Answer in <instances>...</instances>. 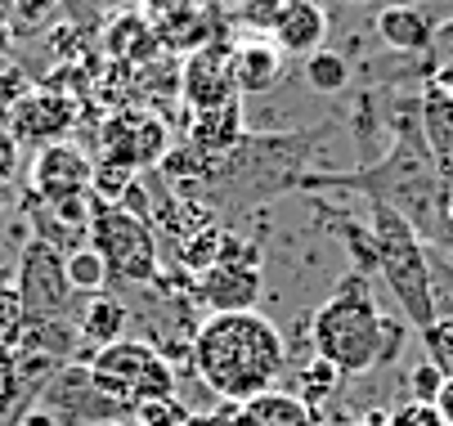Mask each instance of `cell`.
Wrapping results in <instances>:
<instances>
[{
	"label": "cell",
	"mask_w": 453,
	"mask_h": 426,
	"mask_svg": "<svg viewBox=\"0 0 453 426\" xmlns=\"http://www.w3.org/2000/svg\"><path fill=\"white\" fill-rule=\"evenodd\" d=\"M63 265H68V283H73V292L95 296V292H104V287H108V265L99 261V252L90 247V242L63 256Z\"/></svg>",
	"instance_id": "obj_23"
},
{
	"label": "cell",
	"mask_w": 453,
	"mask_h": 426,
	"mask_svg": "<svg viewBox=\"0 0 453 426\" xmlns=\"http://www.w3.org/2000/svg\"><path fill=\"white\" fill-rule=\"evenodd\" d=\"M337 386H342V373L333 369L328 359H319V354H314L305 369L296 373V391H292V395H296L301 404L319 408V404H328V399L337 395Z\"/></svg>",
	"instance_id": "obj_22"
},
{
	"label": "cell",
	"mask_w": 453,
	"mask_h": 426,
	"mask_svg": "<svg viewBox=\"0 0 453 426\" xmlns=\"http://www.w3.org/2000/svg\"><path fill=\"white\" fill-rule=\"evenodd\" d=\"M166 157V131L157 117H112L104 126V162L144 175V166H157Z\"/></svg>",
	"instance_id": "obj_10"
},
{
	"label": "cell",
	"mask_w": 453,
	"mask_h": 426,
	"mask_svg": "<svg viewBox=\"0 0 453 426\" xmlns=\"http://www.w3.org/2000/svg\"><path fill=\"white\" fill-rule=\"evenodd\" d=\"M404 346H409V323L400 315H381V359H377V373L391 369V363L404 354Z\"/></svg>",
	"instance_id": "obj_28"
},
{
	"label": "cell",
	"mask_w": 453,
	"mask_h": 426,
	"mask_svg": "<svg viewBox=\"0 0 453 426\" xmlns=\"http://www.w3.org/2000/svg\"><path fill=\"white\" fill-rule=\"evenodd\" d=\"M144 5H153V10H166V5H180V0H144Z\"/></svg>",
	"instance_id": "obj_37"
},
{
	"label": "cell",
	"mask_w": 453,
	"mask_h": 426,
	"mask_svg": "<svg viewBox=\"0 0 453 426\" xmlns=\"http://www.w3.org/2000/svg\"><path fill=\"white\" fill-rule=\"evenodd\" d=\"M14 171H19V144L0 131V179H10Z\"/></svg>",
	"instance_id": "obj_33"
},
{
	"label": "cell",
	"mask_w": 453,
	"mask_h": 426,
	"mask_svg": "<svg viewBox=\"0 0 453 426\" xmlns=\"http://www.w3.org/2000/svg\"><path fill=\"white\" fill-rule=\"evenodd\" d=\"M14 292H19L23 319H77L81 315V300L68 283L63 252H54L41 238H32L23 247V256H19Z\"/></svg>",
	"instance_id": "obj_7"
},
{
	"label": "cell",
	"mask_w": 453,
	"mask_h": 426,
	"mask_svg": "<svg viewBox=\"0 0 453 426\" xmlns=\"http://www.w3.org/2000/svg\"><path fill=\"white\" fill-rule=\"evenodd\" d=\"M131 417L144 422V426H184L193 413H188V404H180V399L171 395V399H149V404H140Z\"/></svg>",
	"instance_id": "obj_27"
},
{
	"label": "cell",
	"mask_w": 453,
	"mask_h": 426,
	"mask_svg": "<svg viewBox=\"0 0 453 426\" xmlns=\"http://www.w3.org/2000/svg\"><path fill=\"white\" fill-rule=\"evenodd\" d=\"M346 5H368V0H346Z\"/></svg>",
	"instance_id": "obj_41"
},
{
	"label": "cell",
	"mask_w": 453,
	"mask_h": 426,
	"mask_svg": "<svg viewBox=\"0 0 453 426\" xmlns=\"http://www.w3.org/2000/svg\"><path fill=\"white\" fill-rule=\"evenodd\" d=\"M372 32L386 49H395V54H431L435 19H431V10L413 5V0H391V5L377 10Z\"/></svg>",
	"instance_id": "obj_15"
},
{
	"label": "cell",
	"mask_w": 453,
	"mask_h": 426,
	"mask_svg": "<svg viewBox=\"0 0 453 426\" xmlns=\"http://www.w3.org/2000/svg\"><path fill=\"white\" fill-rule=\"evenodd\" d=\"M426 265H431V306L435 319H453V265L444 247H426Z\"/></svg>",
	"instance_id": "obj_24"
},
{
	"label": "cell",
	"mask_w": 453,
	"mask_h": 426,
	"mask_svg": "<svg viewBox=\"0 0 453 426\" xmlns=\"http://www.w3.org/2000/svg\"><path fill=\"white\" fill-rule=\"evenodd\" d=\"M220 5H229V10H247L251 0H220Z\"/></svg>",
	"instance_id": "obj_38"
},
{
	"label": "cell",
	"mask_w": 453,
	"mask_h": 426,
	"mask_svg": "<svg viewBox=\"0 0 453 426\" xmlns=\"http://www.w3.org/2000/svg\"><path fill=\"white\" fill-rule=\"evenodd\" d=\"M112 426H144V422H135V417H121V422H112Z\"/></svg>",
	"instance_id": "obj_39"
},
{
	"label": "cell",
	"mask_w": 453,
	"mask_h": 426,
	"mask_svg": "<svg viewBox=\"0 0 453 426\" xmlns=\"http://www.w3.org/2000/svg\"><path fill=\"white\" fill-rule=\"evenodd\" d=\"M126 323H131V310L117 292H95L81 300V315H77V328H81V341L90 346V354L99 346H112L126 337Z\"/></svg>",
	"instance_id": "obj_18"
},
{
	"label": "cell",
	"mask_w": 453,
	"mask_h": 426,
	"mask_svg": "<svg viewBox=\"0 0 453 426\" xmlns=\"http://www.w3.org/2000/svg\"><path fill=\"white\" fill-rule=\"evenodd\" d=\"M283 64H288V54H283L274 41H242V45L229 54L234 90H242V95H265V90H274L279 77H283Z\"/></svg>",
	"instance_id": "obj_16"
},
{
	"label": "cell",
	"mask_w": 453,
	"mask_h": 426,
	"mask_svg": "<svg viewBox=\"0 0 453 426\" xmlns=\"http://www.w3.org/2000/svg\"><path fill=\"white\" fill-rule=\"evenodd\" d=\"M19 426H58V422H54V417H50L45 408H32V413H27V417H23Z\"/></svg>",
	"instance_id": "obj_36"
},
{
	"label": "cell",
	"mask_w": 453,
	"mask_h": 426,
	"mask_svg": "<svg viewBox=\"0 0 453 426\" xmlns=\"http://www.w3.org/2000/svg\"><path fill=\"white\" fill-rule=\"evenodd\" d=\"M418 126H422V144L431 153V166L444 185L453 189V90L426 81L418 95Z\"/></svg>",
	"instance_id": "obj_14"
},
{
	"label": "cell",
	"mask_w": 453,
	"mask_h": 426,
	"mask_svg": "<svg viewBox=\"0 0 453 426\" xmlns=\"http://www.w3.org/2000/svg\"><path fill=\"white\" fill-rule=\"evenodd\" d=\"M440 386H444V373L435 369L431 359H422L418 369L409 373V399H413V404H431V408H435V399H440Z\"/></svg>",
	"instance_id": "obj_29"
},
{
	"label": "cell",
	"mask_w": 453,
	"mask_h": 426,
	"mask_svg": "<svg viewBox=\"0 0 453 426\" xmlns=\"http://www.w3.org/2000/svg\"><path fill=\"white\" fill-rule=\"evenodd\" d=\"M36 408H45L58 426H112V422H121V417H131L121 404H112V399L95 386L86 359L63 363V369L45 382Z\"/></svg>",
	"instance_id": "obj_8"
},
{
	"label": "cell",
	"mask_w": 453,
	"mask_h": 426,
	"mask_svg": "<svg viewBox=\"0 0 453 426\" xmlns=\"http://www.w3.org/2000/svg\"><path fill=\"white\" fill-rule=\"evenodd\" d=\"M86 363H90L95 386L112 404H121L126 413H135L149 399H171L180 391V373L171 369V359L157 346L135 341V337H121L112 346H99Z\"/></svg>",
	"instance_id": "obj_5"
},
{
	"label": "cell",
	"mask_w": 453,
	"mask_h": 426,
	"mask_svg": "<svg viewBox=\"0 0 453 426\" xmlns=\"http://www.w3.org/2000/svg\"><path fill=\"white\" fill-rule=\"evenodd\" d=\"M193 296H198L211 315L256 310V300H261V265H256V256H247L238 247V238H225L220 261L193 278Z\"/></svg>",
	"instance_id": "obj_9"
},
{
	"label": "cell",
	"mask_w": 453,
	"mask_h": 426,
	"mask_svg": "<svg viewBox=\"0 0 453 426\" xmlns=\"http://www.w3.org/2000/svg\"><path fill=\"white\" fill-rule=\"evenodd\" d=\"M323 220H328L333 233L346 242L350 261H355L364 274H377V238H372V229L359 224V220H350V216H342V211H328V207H323Z\"/></svg>",
	"instance_id": "obj_21"
},
{
	"label": "cell",
	"mask_w": 453,
	"mask_h": 426,
	"mask_svg": "<svg viewBox=\"0 0 453 426\" xmlns=\"http://www.w3.org/2000/svg\"><path fill=\"white\" fill-rule=\"evenodd\" d=\"M184 426H234V408H220V413H193Z\"/></svg>",
	"instance_id": "obj_34"
},
{
	"label": "cell",
	"mask_w": 453,
	"mask_h": 426,
	"mask_svg": "<svg viewBox=\"0 0 453 426\" xmlns=\"http://www.w3.org/2000/svg\"><path fill=\"white\" fill-rule=\"evenodd\" d=\"M90 247L117 283H153L157 278V233L149 220L95 202L90 211Z\"/></svg>",
	"instance_id": "obj_6"
},
{
	"label": "cell",
	"mask_w": 453,
	"mask_h": 426,
	"mask_svg": "<svg viewBox=\"0 0 453 426\" xmlns=\"http://www.w3.org/2000/svg\"><path fill=\"white\" fill-rule=\"evenodd\" d=\"M431 81L453 90V19L435 23V41H431Z\"/></svg>",
	"instance_id": "obj_26"
},
{
	"label": "cell",
	"mask_w": 453,
	"mask_h": 426,
	"mask_svg": "<svg viewBox=\"0 0 453 426\" xmlns=\"http://www.w3.org/2000/svg\"><path fill=\"white\" fill-rule=\"evenodd\" d=\"M391 148L381 157L364 162L359 171H305L296 175L292 189H346V194H364L377 207L400 211L426 247H444L449 252V185L435 175L431 153L422 144V126H418V99L409 108V117L400 112L391 121Z\"/></svg>",
	"instance_id": "obj_1"
},
{
	"label": "cell",
	"mask_w": 453,
	"mask_h": 426,
	"mask_svg": "<svg viewBox=\"0 0 453 426\" xmlns=\"http://www.w3.org/2000/svg\"><path fill=\"white\" fill-rule=\"evenodd\" d=\"M386 426H444L440 422V413L431 408V404H400V408H391L386 413Z\"/></svg>",
	"instance_id": "obj_31"
},
{
	"label": "cell",
	"mask_w": 453,
	"mask_h": 426,
	"mask_svg": "<svg viewBox=\"0 0 453 426\" xmlns=\"http://www.w3.org/2000/svg\"><path fill=\"white\" fill-rule=\"evenodd\" d=\"M23 328V306H19V292L10 278H0V341H14V332Z\"/></svg>",
	"instance_id": "obj_30"
},
{
	"label": "cell",
	"mask_w": 453,
	"mask_h": 426,
	"mask_svg": "<svg viewBox=\"0 0 453 426\" xmlns=\"http://www.w3.org/2000/svg\"><path fill=\"white\" fill-rule=\"evenodd\" d=\"M435 413H440V422H444V426H453V377H444L440 399H435Z\"/></svg>",
	"instance_id": "obj_35"
},
{
	"label": "cell",
	"mask_w": 453,
	"mask_h": 426,
	"mask_svg": "<svg viewBox=\"0 0 453 426\" xmlns=\"http://www.w3.org/2000/svg\"><path fill=\"white\" fill-rule=\"evenodd\" d=\"M188 359L198 382L225 399L247 404L265 391H279L288 373V341L274 319L261 310H238V315H207L193 328Z\"/></svg>",
	"instance_id": "obj_2"
},
{
	"label": "cell",
	"mask_w": 453,
	"mask_h": 426,
	"mask_svg": "<svg viewBox=\"0 0 453 426\" xmlns=\"http://www.w3.org/2000/svg\"><path fill=\"white\" fill-rule=\"evenodd\" d=\"M449 238H453V194H449Z\"/></svg>",
	"instance_id": "obj_40"
},
{
	"label": "cell",
	"mask_w": 453,
	"mask_h": 426,
	"mask_svg": "<svg viewBox=\"0 0 453 426\" xmlns=\"http://www.w3.org/2000/svg\"><path fill=\"white\" fill-rule=\"evenodd\" d=\"M234 426H314V408L301 404L292 391H265L247 404H229Z\"/></svg>",
	"instance_id": "obj_19"
},
{
	"label": "cell",
	"mask_w": 453,
	"mask_h": 426,
	"mask_svg": "<svg viewBox=\"0 0 453 426\" xmlns=\"http://www.w3.org/2000/svg\"><path fill=\"white\" fill-rule=\"evenodd\" d=\"M310 341L314 354L328 359L342 377H364L377 373L381 359V310L359 274L342 278L337 292L323 300L310 319Z\"/></svg>",
	"instance_id": "obj_3"
},
{
	"label": "cell",
	"mask_w": 453,
	"mask_h": 426,
	"mask_svg": "<svg viewBox=\"0 0 453 426\" xmlns=\"http://www.w3.org/2000/svg\"><path fill=\"white\" fill-rule=\"evenodd\" d=\"M449 265H453V242H449Z\"/></svg>",
	"instance_id": "obj_42"
},
{
	"label": "cell",
	"mask_w": 453,
	"mask_h": 426,
	"mask_svg": "<svg viewBox=\"0 0 453 426\" xmlns=\"http://www.w3.org/2000/svg\"><path fill=\"white\" fill-rule=\"evenodd\" d=\"M368 229L377 238V274L381 283L391 287L400 319L409 328H431L435 323V306H431V265H426V242L418 238V229L391 211V207H377L368 202Z\"/></svg>",
	"instance_id": "obj_4"
},
{
	"label": "cell",
	"mask_w": 453,
	"mask_h": 426,
	"mask_svg": "<svg viewBox=\"0 0 453 426\" xmlns=\"http://www.w3.org/2000/svg\"><path fill=\"white\" fill-rule=\"evenodd\" d=\"M73 126V103L68 99H54V95H27L19 108H14V131L23 140H36V144H58V135Z\"/></svg>",
	"instance_id": "obj_17"
},
{
	"label": "cell",
	"mask_w": 453,
	"mask_h": 426,
	"mask_svg": "<svg viewBox=\"0 0 453 426\" xmlns=\"http://www.w3.org/2000/svg\"><path fill=\"white\" fill-rule=\"evenodd\" d=\"M328 10L319 5V0H283L279 5V14H274V23H270V41L292 58V54H301V58H310L314 49H323L328 45Z\"/></svg>",
	"instance_id": "obj_13"
},
{
	"label": "cell",
	"mask_w": 453,
	"mask_h": 426,
	"mask_svg": "<svg viewBox=\"0 0 453 426\" xmlns=\"http://www.w3.org/2000/svg\"><path fill=\"white\" fill-rule=\"evenodd\" d=\"M131 41H144V45H149V23L135 19V14H131V19H117V27L108 32V49L121 54V45H131Z\"/></svg>",
	"instance_id": "obj_32"
},
{
	"label": "cell",
	"mask_w": 453,
	"mask_h": 426,
	"mask_svg": "<svg viewBox=\"0 0 453 426\" xmlns=\"http://www.w3.org/2000/svg\"><path fill=\"white\" fill-rule=\"evenodd\" d=\"M180 86H184V103L193 112H211V108H225L238 99L234 90V72H229V54H220V45H203L198 54L184 64L180 72Z\"/></svg>",
	"instance_id": "obj_12"
},
{
	"label": "cell",
	"mask_w": 453,
	"mask_h": 426,
	"mask_svg": "<svg viewBox=\"0 0 453 426\" xmlns=\"http://www.w3.org/2000/svg\"><path fill=\"white\" fill-rule=\"evenodd\" d=\"M305 86L314 90V95H342L346 86H350V64H346V54H337V49H314L310 58H305Z\"/></svg>",
	"instance_id": "obj_20"
},
{
	"label": "cell",
	"mask_w": 453,
	"mask_h": 426,
	"mask_svg": "<svg viewBox=\"0 0 453 426\" xmlns=\"http://www.w3.org/2000/svg\"><path fill=\"white\" fill-rule=\"evenodd\" d=\"M90 179H95V166L81 148L73 144H50L41 148L36 166H32V185L45 202H68V198H86L90 194Z\"/></svg>",
	"instance_id": "obj_11"
},
{
	"label": "cell",
	"mask_w": 453,
	"mask_h": 426,
	"mask_svg": "<svg viewBox=\"0 0 453 426\" xmlns=\"http://www.w3.org/2000/svg\"><path fill=\"white\" fill-rule=\"evenodd\" d=\"M0 278H5V274H0Z\"/></svg>",
	"instance_id": "obj_43"
},
{
	"label": "cell",
	"mask_w": 453,
	"mask_h": 426,
	"mask_svg": "<svg viewBox=\"0 0 453 426\" xmlns=\"http://www.w3.org/2000/svg\"><path fill=\"white\" fill-rule=\"evenodd\" d=\"M418 337H422L426 359L435 363V369H440L444 377H453V319H435V323H431V328H422Z\"/></svg>",
	"instance_id": "obj_25"
}]
</instances>
